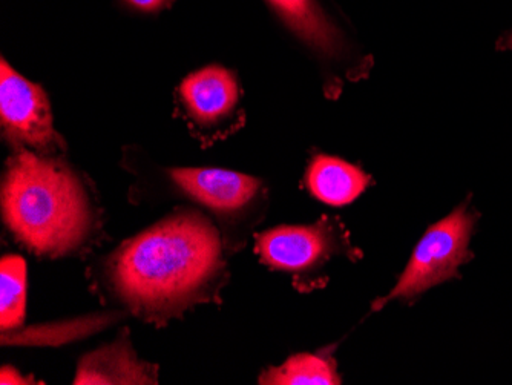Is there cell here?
I'll list each match as a JSON object with an SVG mask.
<instances>
[{
  "mask_svg": "<svg viewBox=\"0 0 512 385\" xmlns=\"http://www.w3.org/2000/svg\"><path fill=\"white\" fill-rule=\"evenodd\" d=\"M339 247L338 232L327 217L312 226H279L256 240L264 264L295 275L313 274Z\"/></svg>",
  "mask_w": 512,
  "mask_h": 385,
  "instance_id": "5b68a950",
  "label": "cell"
},
{
  "mask_svg": "<svg viewBox=\"0 0 512 385\" xmlns=\"http://www.w3.org/2000/svg\"><path fill=\"white\" fill-rule=\"evenodd\" d=\"M123 2H126V4L131 5L132 8L138 11L158 13V11L172 7L175 0H123Z\"/></svg>",
  "mask_w": 512,
  "mask_h": 385,
  "instance_id": "4fadbf2b",
  "label": "cell"
},
{
  "mask_svg": "<svg viewBox=\"0 0 512 385\" xmlns=\"http://www.w3.org/2000/svg\"><path fill=\"white\" fill-rule=\"evenodd\" d=\"M169 174L178 191L221 215L243 211L261 188L256 178L224 169L181 168Z\"/></svg>",
  "mask_w": 512,
  "mask_h": 385,
  "instance_id": "52a82bcc",
  "label": "cell"
},
{
  "mask_svg": "<svg viewBox=\"0 0 512 385\" xmlns=\"http://www.w3.org/2000/svg\"><path fill=\"white\" fill-rule=\"evenodd\" d=\"M157 367L140 361L123 339L85 356L74 384H157Z\"/></svg>",
  "mask_w": 512,
  "mask_h": 385,
  "instance_id": "ba28073f",
  "label": "cell"
},
{
  "mask_svg": "<svg viewBox=\"0 0 512 385\" xmlns=\"http://www.w3.org/2000/svg\"><path fill=\"white\" fill-rule=\"evenodd\" d=\"M476 221L477 214L468 211V203H463L453 214L431 226L417 244L401 280L388 297L375 304V310L396 298L419 297L425 290L457 277L459 267L473 258L470 241Z\"/></svg>",
  "mask_w": 512,
  "mask_h": 385,
  "instance_id": "3957f363",
  "label": "cell"
},
{
  "mask_svg": "<svg viewBox=\"0 0 512 385\" xmlns=\"http://www.w3.org/2000/svg\"><path fill=\"white\" fill-rule=\"evenodd\" d=\"M178 100L184 117L204 137L217 131L237 108L240 88L234 74L223 66L211 65L191 74L178 86Z\"/></svg>",
  "mask_w": 512,
  "mask_h": 385,
  "instance_id": "8992f818",
  "label": "cell"
},
{
  "mask_svg": "<svg viewBox=\"0 0 512 385\" xmlns=\"http://www.w3.org/2000/svg\"><path fill=\"white\" fill-rule=\"evenodd\" d=\"M284 24L310 48L325 54L338 56L342 39L335 25L327 19L316 0H267Z\"/></svg>",
  "mask_w": 512,
  "mask_h": 385,
  "instance_id": "30bf717a",
  "label": "cell"
},
{
  "mask_svg": "<svg viewBox=\"0 0 512 385\" xmlns=\"http://www.w3.org/2000/svg\"><path fill=\"white\" fill-rule=\"evenodd\" d=\"M367 174L341 158L318 155L306 174V185L327 205L344 206L355 201L367 189Z\"/></svg>",
  "mask_w": 512,
  "mask_h": 385,
  "instance_id": "9c48e42d",
  "label": "cell"
},
{
  "mask_svg": "<svg viewBox=\"0 0 512 385\" xmlns=\"http://www.w3.org/2000/svg\"><path fill=\"white\" fill-rule=\"evenodd\" d=\"M0 125L4 139L16 151L34 149L42 155L65 151L42 86L28 82L5 59L0 65Z\"/></svg>",
  "mask_w": 512,
  "mask_h": 385,
  "instance_id": "277c9868",
  "label": "cell"
},
{
  "mask_svg": "<svg viewBox=\"0 0 512 385\" xmlns=\"http://www.w3.org/2000/svg\"><path fill=\"white\" fill-rule=\"evenodd\" d=\"M261 384L279 385H335L341 384L332 359L315 355H296L287 359L283 366L269 369L260 378Z\"/></svg>",
  "mask_w": 512,
  "mask_h": 385,
  "instance_id": "7c38bea8",
  "label": "cell"
},
{
  "mask_svg": "<svg viewBox=\"0 0 512 385\" xmlns=\"http://www.w3.org/2000/svg\"><path fill=\"white\" fill-rule=\"evenodd\" d=\"M224 274L214 224L195 211H177L131 238L106 263L109 290L134 315L161 324L206 303Z\"/></svg>",
  "mask_w": 512,
  "mask_h": 385,
  "instance_id": "6da1fadb",
  "label": "cell"
},
{
  "mask_svg": "<svg viewBox=\"0 0 512 385\" xmlns=\"http://www.w3.org/2000/svg\"><path fill=\"white\" fill-rule=\"evenodd\" d=\"M2 217L28 251L65 257L96 231V212L82 178L65 163L20 149L2 178Z\"/></svg>",
  "mask_w": 512,
  "mask_h": 385,
  "instance_id": "7a4b0ae2",
  "label": "cell"
},
{
  "mask_svg": "<svg viewBox=\"0 0 512 385\" xmlns=\"http://www.w3.org/2000/svg\"><path fill=\"white\" fill-rule=\"evenodd\" d=\"M0 381H2V384H30V382H27V379L20 376L14 369L2 370Z\"/></svg>",
  "mask_w": 512,
  "mask_h": 385,
  "instance_id": "5bb4252c",
  "label": "cell"
},
{
  "mask_svg": "<svg viewBox=\"0 0 512 385\" xmlns=\"http://www.w3.org/2000/svg\"><path fill=\"white\" fill-rule=\"evenodd\" d=\"M506 48H509V50H512V34L511 36L506 39Z\"/></svg>",
  "mask_w": 512,
  "mask_h": 385,
  "instance_id": "9a60e30c",
  "label": "cell"
},
{
  "mask_svg": "<svg viewBox=\"0 0 512 385\" xmlns=\"http://www.w3.org/2000/svg\"><path fill=\"white\" fill-rule=\"evenodd\" d=\"M27 307V264L8 255L0 261V327L2 332L22 326Z\"/></svg>",
  "mask_w": 512,
  "mask_h": 385,
  "instance_id": "8fae6325",
  "label": "cell"
}]
</instances>
